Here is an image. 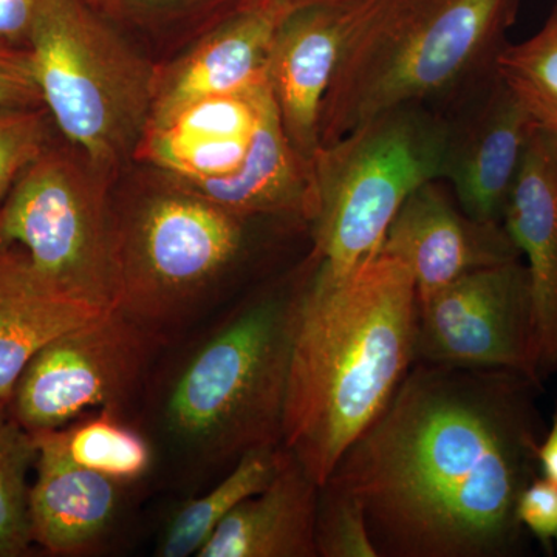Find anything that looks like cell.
<instances>
[{
  "mask_svg": "<svg viewBox=\"0 0 557 557\" xmlns=\"http://www.w3.org/2000/svg\"><path fill=\"white\" fill-rule=\"evenodd\" d=\"M541 391L515 370L416 362L327 483L361 502L379 557L522 556Z\"/></svg>",
  "mask_w": 557,
  "mask_h": 557,
  "instance_id": "1",
  "label": "cell"
},
{
  "mask_svg": "<svg viewBox=\"0 0 557 557\" xmlns=\"http://www.w3.org/2000/svg\"><path fill=\"white\" fill-rule=\"evenodd\" d=\"M417 307L412 274L386 252L339 281L319 277L313 263L293 338L282 446L319 486L416 364Z\"/></svg>",
  "mask_w": 557,
  "mask_h": 557,
  "instance_id": "2",
  "label": "cell"
},
{
  "mask_svg": "<svg viewBox=\"0 0 557 557\" xmlns=\"http://www.w3.org/2000/svg\"><path fill=\"white\" fill-rule=\"evenodd\" d=\"M522 0H364L324 100L321 148L406 104L440 109L496 72Z\"/></svg>",
  "mask_w": 557,
  "mask_h": 557,
  "instance_id": "3",
  "label": "cell"
},
{
  "mask_svg": "<svg viewBox=\"0 0 557 557\" xmlns=\"http://www.w3.org/2000/svg\"><path fill=\"white\" fill-rule=\"evenodd\" d=\"M313 263L242 307L186 362L171 388L166 423L211 458L282 445L289 361L300 300Z\"/></svg>",
  "mask_w": 557,
  "mask_h": 557,
  "instance_id": "4",
  "label": "cell"
},
{
  "mask_svg": "<svg viewBox=\"0 0 557 557\" xmlns=\"http://www.w3.org/2000/svg\"><path fill=\"white\" fill-rule=\"evenodd\" d=\"M449 124L424 104L387 110L322 146L311 163L314 273L339 281L375 258L399 208L445 175Z\"/></svg>",
  "mask_w": 557,
  "mask_h": 557,
  "instance_id": "5",
  "label": "cell"
},
{
  "mask_svg": "<svg viewBox=\"0 0 557 557\" xmlns=\"http://www.w3.org/2000/svg\"><path fill=\"white\" fill-rule=\"evenodd\" d=\"M25 47L65 143L108 174L138 152L159 75L112 21L86 0H40Z\"/></svg>",
  "mask_w": 557,
  "mask_h": 557,
  "instance_id": "6",
  "label": "cell"
},
{
  "mask_svg": "<svg viewBox=\"0 0 557 557\" xmlns=\"http://www.w3.org/2000/svg\"><path fill=\"white\" fill-rule=\"evenodd\" d=\"M251 220L171 182L113 209L115 309L153 335L185 321L244 258Z\"/></svg>",
  "mask_w": 557,
  "mask_h": 557,
  "instance_id": "7",
  "label": "cell"
},
{
  "mask_svg": "<svg viewBox=\"0 0 557 557\" xmlns=\"http://www.w3.org/2000/svg\"><path fill=\"white\" fill-rule=\"evenodd\" d=\"M109 174L51 139L0 203V249L21 247L65 292L115 309Z\"/></svg>",
  "mask_w": 557,
  "mask_h": 557,
  "instance_id": "8",
  "label": "cell"
},
{
  "mask_svg": "<svg viewBox=\"0 0 557 557\" xmlns=\"http://www.w3.org/2000/svg\"><path fill=\"white\" fill-rule=\"evenodd\" d=\"M152 332L110 309L47 344L21 373L10 409L28 432L61 429L86 410H113L148 366Z\"/></svg>",
  "mask_w": 557,
  "mask_h": 557,
  "instance_id": "9",
  "label": "cell"
},
{
  "mask_svg": "<svg viewBox=\"0 0 557 557\" xmlns=\"http://www.w3.org/2000/svg\"><path fill=\"white\" fill-rule=\"evenodd\" d=\"M416 362L515 370L542 384L530 274L522 259L472 271L418 300Z\"/></svg>",
  "mask_w": 557,
  "mask_h": 557,
  "instance_id": "10",
  "label": "cell"
},
{
  "mask_svg": "<svg viewBox=\"0 0 557 557\" xmlns=\"http://www.w3.org/2000/svg\"><path fill=\"white\" fill-rule=\"evenodd\" d=\"M449 124L443 180L469 218L504 225L536 121L496 72L435 109Z\"/></svg>",
  "mask_w": 557,
  "mask_h": 557,
  "instance_id": "11",
  "label": "cell"
},
{
  "mask_svg": "<svg viewBox=\"0 0 557 557\" xmlns=\"http://www.w3.org/2000/svg\"><path fill=\"white\" fill-rule=\"evenodd\" d=\"M381 251L410 271L418 300L472 271L522 259L505 226L469 218L442 178L410 194L388 226Z\"/></svg>",
  "mask_w": 557,
  "mask_h": 557,
  "instance_id": "12",
  "label": "cell"
},
{
  "mask_svg": "<svg viewBox=\"0 0 557 557\" xmlns=\"http://www.w3.org/2000/svg\"><path fill=\"white\" fill-rule=\"evenodd\" d=\"M364 0H329L293 11L278 28L267 79L293 149L313 163L330 84Z\"/></svg>",
  "mask_w": 557,
  "mask_h": 557,
  "instance_id": "13",
  "label": "cell"
},
{
  "mask_svg": "<svg viewBox=\"0 0 557 557\" xmlns=\"http://www.w3.org/2000/svg\"><path fill=\"white\" fill-rule=\"evenodd\" d=\"M313 3L321 0H237L188 54L159 76L150 124L200 98L245 90L267 79L278 28L293 11Z\"/></svg>",
  "mask_w": 557,
  "mask_h": 557,
  "instance_id": "14",
  "label": "cell"
},
{
  "mask_svg": "<svg viewBox=\"0 0 557 557\" xmlns=\"http://www.w3.org/2000/svg\"><path fill=\"white\" fill-rule=\"evenodd\" d=\"M504 226L530 274L537 379L544 383L557 372V141L541 127L509 194Z\"/></svg>",
  "mask_w": 557,
  "mask_h": 557,
  "instance_id": "15",
  "label": "cell"
},
{
  "mask_svg": "<svg viewBox=\"0 0 557 557\" xmlns=\"http://www.w3.org/2000/svg\"><path fill=\"white\" fill-rule=\"evenodd\" d=\"M33 438L38 448V478L28 496L33 542L51 555L86 552L112 525L121 483L70 460L58 429Z\"/></svg>",
  "mask_w": 557,
  "mask_h": 557,
  "instance_id": "16",
  "label": "cell"
},
{
  "mask_svg": "<svg viewBox=\"0 0 557 557\" xmlns=\"http://www.w3.org/2000/svg\"><path fill=\"white\" fill-rule=\"evenodd\" d=\"M168 182L244 218H296L307 222L309 215L311 166L288 141L271 90L247 156L236 171L222 177Z\"/></svg>",
  "mask_w": 557,
  "mask_h": 557,
  "instance_id": "17",
  "label": "cell"
},
{
  "mask_svg": "<svg viewBox=\"0 0 557 557\" xmlns=\"http://www.w3.org/2000/svg\"><path fill=\"white\" fill-rule=\"evenodd\" d=\"M321 486L287 450L270 485L242 502L199 557H317Z\"/></svg>",
  "mask_w": 557,
  "mask_h": 557,
  "instance_id": "18",
  "label": "cell"
},
{
  "mask_svg": "<svg viewBox=\"0 0 557 557\" xmlns=\"http://www.w3.org/2000/svg\"><path fill=\"white\" fill-rule=\"evenodd\" d=\"M108 310L65 292L20 249H0V399L10 405L21 373L47 344Z\"/></svg>",
  "mask_w": 557,
  "mask_h": 557,
  "instance_id": "19",
  "label": "cell"
},
{
  "mask_svg": "<svg viewBox=\"0 0 557 557\" xmlns=\"http://www.w3.org/2000/svg\"><path fill=\"white\" fill-rule=\"evenodd\" d=\"M287 449L282 445H267L248 450L237 458L236 467L208 494L189 502L180 509L161 536L157 555L189 557L201 548L218 530L222 520L270 485L284 463Z\"/></svg>",
  "mask_w": 557,
  "mask_h": 557,
  "instance_id": "20",
  "label": "cell"
},
{
  "mask_svg": "<svg viewBox=\"0 0 557 557\" xmlns=\"http://www.w3.org/2000/svg\"><path fill=\"white\" fill-rule=\"evenodd\" d=\"M496 69L537 126L557 141V0L533 36L505 46Z\"/></svg>",
  "mask_w": 557,
  "mask_h": 557,
  "instance_id": "21",
  "label": "cell"
},
{
  "mask_svg": "<svg viewBox=\"0 0 557 557\" xmlns=\"http://www.w3.org/2000/svg\"><path fill=\"white\" fill-rule=\"evenodd\" d=\"M58 434L70 460L121 485L141 479L152 465L149 443L120 423L113 410L102 409Z\"/></svg>",
  "mask_w": 557,
  "mask_h": 557,
  "instance_id": "22",
  "label": "cell"
},
{
  "mask_svg": "<svg viewBox=\"0 0 557 557\" xmlns=\"http://www.w3.org/2000/svg\"><path fill=\"white\" fill-rule=\"evenodd\" d=\"M38 448L10 406L0 399V557L24 555L33 542L28 472Z\"/></svg>",
  "mask_w": 557,
  "mask_h": 557,
  "instance_id": "23",
  "label": "cell"
},
{
  "mask_svg": "<svg viewBox=\"0 0 557 557\" xmlns=\"http://www.w3.org/2000/svg\"><path fill=\"white\" fill-rule=\"evenodd\" d=\"M317 552L321 557H379L361 502L332 483L319 490Z\"/></svg>",
  "mask_w": 557,
  "mask_h": 557,
  "instance_id": "24",
  "label": "cell"
},
{
  "mask_svg": "<svg viewBox=\"0 0 557 557\" xmlns=\"http://www.w3.org/2000/svg\"><path fill=\"white\" fill-rule=\"evenodd\" d=\"M51 126L53 121L44 106L0 109V203L22 172L50 145Z\"/></svg>",
  "mask_w": 557,
  "mask_h": 557,
  "instance_id": "25",
  "label": "cell"
},
{
  "mask_svg": "<svg viewBox=\"0 0 557 557\" xmlns=\"http://www.w3.org/2000/svg\"><path fill=\"white\" fill-rule=\"evenodd\" d=\"M109 21L127 24H163L211 9L223 13L237 0H86Z\"/></svg>",
  "mask_w": 557,
  "mask_h": 557,
  "instance_id": "26",
  "label": "cell"
},
{
  "mask_svg": "<svg viewBox=\"0 0 557 557\" xmlns=\"http://www.w3.org/2000/svg\"><path fill=\"white\" fill-rule=\"evenodd\" d=\"M518 519L552 556L557 548V485L537 475L520 494Z\"/></svg>",
  "mask_w": 557,
  "mask_h": 557,
  "instance_id": "27",
  "label": "cell"
},
{
  "mask_svg": "<svg viewBox=\"0 0 557 557\" xmlns=\"http://www.w3.org/2000/svg\"><path fill=\"white\" fill-rule=\"evenodd\" d=\"M44 106L27 47L0 42V109Z\"/></svg>",
  "mask_w": 557,
  "mask_h": 557,
  "instance_id": "28",
  "label": "cell"
},
{
  "mask_svg": "<svg viewBox=\"0 0 557 557\" xmlns=\"http://www.w3.org/2000/svg\"><path fill=\"white\" fill-rule=\"evenodd\" d=\"M40 0H0V42L25 47Z\"/></svg>",
  "mask_w": 557,
  "mask_h": 557,
  "instance_id": "29",
  "label": "cell"
},
{
  "mask_svg": "<svg viewBox=\"0 0 557 557\" xmlns=\"http://www.w3.org/2000/svg\"><path fill=\"white\" fill-rule=\"evenodd\" d=\"M539 475L557 485V408L537 448Z\"/></svg>",
  "mask_w": 557,
  "mask_h": 557,
  "instance_id": "30",
  "label": "cell"
},
{
  "mask_svg": "<svg viewBox=\"0 0 557 557\" xmlns=\"http://www.w3.org/2000/svg\"><path fill=\"white\" fill-rule=\"evenodd\" d=\"M322 2H325V0H322Z\"/></svg>",
  "mask_w": 557,
  "mask_h": 557,
  "instance_id": "31",
  "label": "cell"
}]
</instances>
